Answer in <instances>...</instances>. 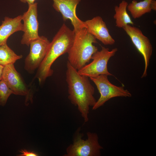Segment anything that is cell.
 Instances as JSON below:
<instances>
[{
    "instance_id": "1",
    "label": "cell",
    "mask_w": 156,
    "mask_h": 156,
    "mask_svg": "<svg viewBox=\"0 0 156 156\" xmlns=\"http://www.w3.org/2000/svg\"><path fill=\"white\" fill-rule=\"evenodd\" d=\"M66 81L68 86V98L71 103L77 106L85 122L89 120L90 107L96 101L94 95L95 90L88 77L80 75L68 61Z\"/></svg>"
},
{
    "instance_id": "2",
    "label": "cell",
    "mask_w": 156,
    "mask_h": 156,
    "mask_svg": "<svg viewBox=\"0 0 156 156\" xmlns=\"http://www.w3.org/2000/svg\"><path fill=\"white\" fill-rule=\"evenodd\" d=\"M75 32L63 23L50 42L46 55L38 68L36 75L40 84L44 83L52 76L53 70L51 66L61 55L68 53L73 44Z\"/></svg>"
},
{
    "instance_id": "3",
    "label": "cell",
    "mask_w": 156,
    "mask_h": 156,
    "mask_svg": "<svg viewBox=\"0 0 156 156\" xmlns=\"http://www.w3.org/2000/svg\"><path fill=\"white\" fill-rule=\"evenodd\" d=\"M96 38L84 28L75 32L72 45L68 52V61L77 70L87 64L93 54L98 51L93 43H97Z\"/></svg>"
},
{
    "instance_id": "4",
    "label": "cell",
    "mask_w": 156,
    "mask_h": 156,
    "mask_svg": "<svg viewBox=\"0 0 156 156\" xmlns=\"http://www.w3.org/2000/svg\"><path fill=\"white\" fill-rule=\"evenodd\" d=\"M73 143L66 149L64 156H100L103 149L99 142V137L96 133H87V138H82L83 134L77 131Z\"/></svg>"
},
{
    "instance_id": "5",
    "label": "cell",
    "mask_w": 156,
    "mask_h": 156,
    "mask_svg": "<svg viewBox=\"0 0 156 156\" xmlns=\"http://www.w3.org/2000/svg\"><path fill=\"white\" fill-rule=\"evenodd\" d=\"M117 51V48L109 51L108 48L102 47L100 51H97L92 55V61L78 70V72L80 75L89 78L101 75L113 76L108 71L107 64L110 58Z\"/></svg>"
},
{
    "instance_id": "6",
    "label": "cell",
    "mask_w": 156,
    "mask_h": 156,
    "mask_svg": "<svg viewBox=\"0 0 156 156\" xmlns=\"http://www.w3.org/2000/svg\"><path fill=\"white\" fill-rule=\"evenodd\" d=\"M108 75H101L90 77L94 83L100 94V96L92 107L96 110L103 105L110 99L117 97H131V93L122 86H118L112 84L109 80Z\"/></svg>"
},
{
    "instance_id": "7",
    "label": "cell",
    "mask_w": 156,
    "mask_h": 156,
    "mask_svg": "<svg viewBox=\"0 0 156 156\" xmlns=\"http://www.w3.org/2000/svg\"><path fill=\"white\" fill-rule=\"evenodd\" d=\"M50 42L44 36H40L31 41L29 44V54L25 61L24 68L28 73H32L40 65L47 53Z\"/></svg>"
},
{
    "instance_id": "8",
    "label": "cell",
    "mask_w": 156,
    "mask_h": 156,
    "mask_svg": "<svg viewBox=\"0 0 156 156\" xmlns=\"http://www.w3.org/2000/svg\"><path fill=\"white\" fill-rule=\"evenodd\" d=\"M123 28L130 37L137 50L143 56L145 67L141 78L146 77L147 75V69L153 52V47L150 41L137 27L127 25Z\"/></svg>"
},
{
    "instance_id": "9",
    "label": "cell",
    "mask_w": 156,
    "mask_h": 156,
    "mask_svg": "<svg viewBox=\"0 0 156 156\" xmlns=\"http://www.w3.org/2000/svg\"><path fill=\"white\" fill-rule=\"evenodd\" d=\"M37 3L28 4L27 10L22 15L24 33L22 44L29 46L30 42L38 38L39 24L38 20Z\"/></svg>"
},
{
    "instance_id": "10",
    "label": "cell",
    "mask_w": 156,
    "mask_h": 156,
    "mask_svg": "<svg viewBox=\"0 0 156 156\" xmlns=\"http://www.w3.org/2000/svg\"><path fill=\"white\" fill-rule=\"evenodd\" d=\"M53 7L57 12L60 13L63 20H70L74 28L75 32L86 27L84 21L77 16L76 9L81 0H52Z\"/></svg>"
},
{
    "instance_id": "11",
    "label": "cell",
    "mask_w": 156,
    "mask_h": 156,
    "mask_svg": "<svg viewBox=\"0 0 156 156\" xmlns=\"http://www.w3.org/2000/svg\"><path fill=\"white\" fill-rule=\"evenodd\" d=\"M2 79L12 90L13 94L25 96L26 101L30 99L29 90L20 74L16 69L14 64L4 66Z\"/></svg>"
},
{
    "instance_id": "12",
    "label": "cell",
    "mask_w": 156,
    "mask_h": 156,
    "mask_svg": "<svg viewBox=\"0 0 156 156\" xmlns=\"http://www.w3.org/2000/svg\"><path fill=\"white\" fill-rule=\"evenodd\" d=\"M88 31L105 45H112L115 40L109 32L105 23L99 16L84 21Z\"/></svg>"
},
{
    "instance_id": "13",
    "label": "cell",
    "mask_w": 156,
    "mask_h": 156,
    "mask_svg": "<svg viewBox=\"0 0 156 156\" xmlns=\"http://www.w3.org/2000/svg\"><path fill=\"white\" fill-rule=\"evenodd\" d=\"M22 15L14 18L5 17L0 26V45L7 43L9 37L14 33L23 31Z\"/></svg>"
},
{
    "instance_id": "14",
    "label": "cell",
    "mask_w": 156,
    "mask_h": 156,
    "mask_svg": "<svg viewBox=\"0 0 156 156\" xmlns=\"http://www.w3.org/2000/svg\"><path fill=\"white\" fill-rule=\"evenodd\" d=\"M128 3L123 0L118 6H115V14L114 16L116 20V26L118 28L125 27L127 25H133L134 23L127 11Z\"/></svg>"
},
{
    "instance_id": "15",
    "label": "cell",
    "mask_w": 156,
    "mask_h": 156,
    "mask_svg": "<svg viewBox=\"0 0 156 156\" xmlns=\"http://www.w3.org/2000/svg\"><path fill=\"white\" fill-rule=\"evenodd\" d=\"M152 0H144L138 2L133 0L128 4L127 8L133 18H139L146 13H150L152 10L150 4Z\"/></svg>"
},
{
    "instance_id": "16",
    "label": "cell",
    "mask_w": 156,
    "mask_h": 156,
    "mask_svg": "<svg viewBox=\"0 0 156 156\" xmlns=\"http://www.w3.org/2000/svg\"><path fill=\"white\" fill-rule=\"evenodd\" d=\"M22 57V55L16 54L7 43L0 45V64L5 66L14 64Z\"/></svg>"
},
{
    "instance_id": "17",
    "label": "cell",
    "mask_w": 156,
    "mask_h": 156,
    "mask_svg": "<svg viewBox=\"0 0 156 156\" xmlns=\"http://www.w3.org/2000/svg\"><path fill=\"white\" fill-rule=\"evenodd\" d=\"M13 94L12 90L3 80L0 81V105L4 106L9 96Z\"/></svg>"
},
{
    "instance_id": "18",
    "label": "cell",
    "mask_w": 156,
    "mask_h": 156,
    "mask_svg": "<svg viewBox=\"0 0 156 156\" xmlns=\"http://www.w3.org/2000/svg\"><path fill=\"white\" fill-rule=\"evenodd\" d=\"M22 153L19 156H37L38 155L34 151H28L25 150H22L20 151Z\"/></svg>"
},
{
    "instance_id": "19",
    "label": "cell",
    "mask_w": 156,
    "mask_h": 156,
    "mask_svg": "<svg viewBox=\"0 0 156 156\" xmlns=\"http://www.w3.org/2000/svg\"><path fill=\"white\" fill-rule=\"evenodd\" d=\"M150 7L151 10L156 11V1L152 0L150 4Z\"/></svg>"
},
{
    "instance_id": "20",
    "label": "cell",
    "mask_w": 156,
    "mask_h": 156,
    "mask_svg": "<svg viewBox=\"0 0 156 156\" xmlns=\"http://www.w3.org/2000/svg\"><path fill=\"white\" fill-rule=\"evenodd\" d=\"M20 1L23 3H27L28 4L33 3L36 0H19Z\"/></svg>"
},
{
    "instance_id": "21",
    "label": "cell",
    "mask_w": 156,
    "mask_h": 156,
    "mask_svg": "<svg viewBox=\"0 0 156 156\" xmlns=\"http://www.w3.org/2000/svg\"><path fill=\"white\" fill-rule=\"evenodd\" d=\"M4 66L0 64V81L2 79L3 73Z\"/></svg>"
}]
</instances>
